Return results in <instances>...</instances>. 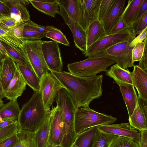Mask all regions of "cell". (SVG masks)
<instances>
[{"label":"cell","mask_w":147,"mask_h":147,"mask_svg":"<svg viewBox=\"0 0 147 147\" xmlns=\"http://www.w3.org/2000/svg\"><path fill=\"white\" fill-rule=\"evenodd\" d=\"M20 110L17 100H10L0 108V121L9 119L17 120Z\"/></svg>","instance_id":"4316f807"},{"label":"cell","mask_w":147,"mask_h":147,"mask_svg":"<svg viewBox=\"0 0 147 147\" xmlns=\"http://www.w3.org/2000/svg\"><path fill=\"white\" fill-rule=\"evenodd\" d=\"M117 119L111 115L96 112L89 107H80L76 110L75 115V132L77 135L93 127L112 124Z\"/></svg>","instance_id":"3957f363"},{"label":"cell","mask_w":147,"mask_h":147,"mask_svg":"<svg viewBox=\"0 0 147 147\" xmlns=\"http://www.w3.org/2000/svg\"><path fill=\"white\" fill-rule=\"evenodd\" d=\"M116 63L113 60L106 57H89L83 60L67 64L68 71L78 76L87 77L96 76L102 72H106L110 65Z\"/></svg>","instance_id":"277c9868"},{"label":"cell","mask_w":147,"mask_h":147,"mask_svg":"<svg viewBox=\"0 0 147 147\" xmlns=\"http://www.w3.org/2000/svg\"><path fill=\"white\" fill-rule=\"evenodd\" d=\"M18 134L19 141L13 147H36L34 132L19 129Z\"/></svg>","instance_id":"1f68e13d"},{"label":"cell","mask_w":147,"mask_h":147,"mask_svg":"<svg viewBox=\"0 0 147 147\" xmlns=\"http://www.w3.org/2000/svg\"><path fill=\"white\" fill-rule=\"evenodd\" d=\"M97 127H91L77 135L74 142L77 147H91Z\"/></svg>","instance_id":"f1b7e54d"},{"label":"cell","mask_w":147,"mask_h":147,"mask_svg":"<svg viewBox=\"0 0 147 147\" xmlns=\"http://www.w3.org/2000/svg\"><path fill=\"white\" fill-rule=\"evenodd\" d=\"M139 147H147V130L140 131Z\"/></svg>","instance_id":"681fc988"},{"label":"cell","mask_w":147,"mask_h":147,"mask_svg":"<svg viewBox=\"0 0 147 147\" xmlns=\"http://www.w3.org/2000/svg\"><path fill=\"white\" fill-rule=\"evenodd\" d=\"M3 101L0 99V108L3 106Z\"/></svg>","instance_id":"db71d44e"},{"label":"cell","mask_w":147,"mask_h":147,"mask_svg":"<svg viewBox=\"0 0 147 147\" xmlns=\"http://www.w3.org/2000/svg\"><path fill=\"white\" fill-rule=\"evenodd\" d=\"M49 146L61 145L64 135L63 120L59 108L57 106L50 111Z\"/></svg>","instance_id":"30bf717a"},{"label":"cell","mask_w":147,"mask_h":147,"mask_svg":"<svg viewBox=\"0 0 147 147\" xmlns=\"http://www.w3.org/2000/svg\"><path fill=\"white\" fill-rule=\"evenodd\" d=\"M26 85L17 66L13 78L4 91V98L10 100H17L26 90Z\"/></svg>","instance_id":"2e32d148"},{"label":"cell","mask_w":147,"mask_h":147,"mask_svg":"<svg viewBox=\"0 0 147 147\" xmlns=\"http://www.w3.org/2000/svg\"><path fill=\"white\" fill-rule=\"evenodd\" d=\"M24 23L23 38L24 41L40 40L45 37L47 32L52 26L39 25L30 20Z\"/></svg>","instance_id":"ac0fdd59"},{"label":"cell","mask_w":147,"mask_h":147,"mask_svg":"<svg viewBox=\"0 0 147 147\" xmlns=\"http://www.w3.org/2000/svg\"><path fill=\"white\" fill-rule=\"evenodd\" d=\"M106 74L112 78L116 83L121 82L133 84L131 73L128 69L122 68L117 63L112 66Z\"/></svg>","instance_id":"cb8c5ba5"},{"label":"cell","mask_w":147,"mask_h":147,"mask_svg":"<svg viewBox=\"0 0 147 147\" xmlns=\"http://www.w3.org/2000/svg\"><path fill=\"white\" fill-rule=\"evenodd\" d=\"M144 47L142 55L139 61L138 66L147 72V38L144 40Z\"/></svg>","instance_id":"ee69618b"},{"label":"cell","mask_w":147,"mask_h":147,"mask_svg":"<svg viewBox=\"0 0 147 147\" xmlns=\"http://www.w3.org/2000/svg\"><path fill=\"white\" fill-rule=\"evenodd\" d=\"M127 107L129 117L132 114L137 103L138 96L132 84L117 82Z\"/></svg>","instance_id":"d6986e66"},{"label":"cell","mask_w":147,"mask_h":147,"mask_svg":"<svg viewBox=\"0 0 147 147\" xmlns=\"http://www.w3.org/2000/svg\"><path fill=\"white\" fill-rule=\"evenodd\" d=\"M49 112L45 109L39 91L35 92L20 110L17 119L19 129L35 132Z\"/></svg>","instance_id":"7a4b0ae2"},{"label":"cell","mask_w":147,"mask_h":147,"mask_svg":"<svg viewBox=\"0 0 147 147\" xmlns=\"http://www.w3.org/2000/svg\"><path fill=\"white\" fill-rule=\"evenodd\" d=\"M133 37L135 38L130 26L116 33L106 35L90 46L82 54L86 57H90L96 53Z\"/></svg>","instance_id":"ba28073f"},{"label":"cell","mask_w":147,"mask_h":147,"mask_svg":"<svg viewBox=\"0 0 147 147\" xmlns=\"http://www.w3.org/2000/svg\"><path fill=\"white\" fill-rule=\"evenodd\" d=\"M9 9L4 0H0V19L3 16H10Z\"/></svg>","instance_id":"7dc6e473"},{"label":"cell","mask_w":147,"mask_h":147,"mask_svg":"<svg viewBox=\"0 0 147 147\" xmlns=\"http://www.w3.org/2000/svg\"><path fill=\"white\" fill-rule=\"evenodd\" d=\"M18 132L1 142L0 147H13L19 141Z\"/></svg>","instance_id":"b9f144b4"},{"label":"cell","mask_w":147,"mask_h":147,"mask_svg":"<svg viewBox=\"0 0 147 147\" xmlns=\"http://www.w3.org/2000/svg\"><path fill=\"white\" fill-rule=\"evenodd\" d=\"M30 3L38 11L51 17H55L59 14V8L58 2L49 3L41 1L40 0H30Z\"/></svg>","instance_id":"83f0119b"},{"label":"cell","mask_w":147,"mask_h":147,"mask_svg":"<svg viewBox=\"0 0 147 147\" xmlns=\"http://www.w3.org/2000/svg\"><path fill=\"white\" fill-rule=\"evenodd\" d=\"M42 49L45 62L50 71L61 72L63 63L58 43L43 41Z\"/></svg>","instance_id":"8fae6325"},{"label":"cell","mask_w":147,"mask_h":147,"mask_svg":"<svg viewBox=\"0 0 147 147\" xmlns=\"http://www.w3.org/2000/svg\"><path fill=\"white\" fill-rule=\"evenodd\" d=\"M7 6L10 17L17 22L22 23L30 20L29 11L26 5L29 0H4Z\"/></svg>","instance_id":"9a60e30c"},{"label":"cell","mask_w":147,"mask_h":147,"mask_svg":"<svg viewBox=\"0 0 147 147\" xmlns=\"http://www.w3.org/2000/svg\"><path fill=\"white\" fill-rule=\"evenodd\" d=\"M2 60L0 61V99H1L3 98L4 90H3L2 83Z\"/></svg>","instance_id":"f907efd6"},{"label":"cell","mask_w":147,"mask_h":147,"mask_svg":"<svg viewBox=\"0 0 147 147\" xmlns=\"http://www.w3.org/2000/svg\"><path fill=\"white\" fill-rule=\"evenodd\" d=\"M57 2L64 8L69 16L78 23L77 0H58Z\"/></svg>","instance_id":"d6a6232c"},{"label":"cell","mask_w":147,"mask_h":147,"mask_svg":"<svg viewBox=\"0 0 147 147\" xmlns=\"http://www.w3.org/2000/svg\"><path fill=\"white\" fill-rule=\"evenodd\" d=\"M19 127L17 121L13 124L0 129V143L17 132Z\"/></svg>","instance_id":"74e56055"},{"label":"cell","mask_w":147,"mask_h":147,"mask_svg":"<svg viewBox=\"0 0 147 147\" xmlns=\"http://www.w3.org/2000/svg\"><path fill=\"white\" fill-rule=\"evenodd\" d=\"M20 23L15 21L10 16H3L0 19V28L8 31Z\"/></svg>","instance_id":"ab89813d"},{"label":"cell","mask_w":147,"mask_h":147,"mask_svg":"<svg viewBox=\"0 0 147 147\" xmlns=\"http://www.w3.org/2000/svg\"><path fill=\"white\" fill-rule=\"evenodd\" d=\"M87 49L107 35L102 22L96 20L91 24L85 31Z\"/></svg>","instance_id":"44dd1931"},{"label":"cell","mask_w":147,"mask_h":147,"mask_svg":"<svg viewBox=\"0 0 147 147\" xmlns=\"http://www.w3.org/2000/svg\"><path fill=\"white\" fill-rule=\"evenodd\" d=\"M17 121V120L9 119L0 121V129L13 124Z\"/></svg>","instance_id":"816d5d0a"},{"label":"cell","mask_w":147,"mask_h":147,"mask_svg":"<svg viewBox=\"0 0 147 147\" xmlns=\"http://www.w3.org/2000/svg\"><path fill=\"white\" fill-rule=\"evenodd\" d=\"M147 28L133 40L130 43L129 46L133 47L138 43L142 42L147 38Z\"/></svg>","instance_id":"bcb514c9"},{"label":"cell","mask_w":147,"mask_h":147,"mask_svg":"<svg viewBox=\"0 0 147 147\" xmlns=\"http://www.w3.org/2000/svg\"><path fill=\"white\" fill-rule=\"evenodd\" d=\"M128 121L132 126L140 131L147 130V101L138 96L137 105Z\"/></svg>","instance_id":"5bb4252c"},{"label":"cell","mask_w":147,"mask_h":147,"mask_svg":"<svg viewBox=\"0 0 147 147\" xmlns=\"http://www.w3.org/2000/svg\"><path fill=\"white\" fill-rule=\"evenodd\" d=\"M97 129L101 132L131 138L139 143L140 131L129 123L109 124L98 126Z\"/></svg>","instance_id":"4fadbf2b"},{"label":"cell","mask_w":147,"mask_h":147,"mask_svg":"<svg viewBox=\"0 0 147 147\" xmlns=\"http://www.w3.org/2000/svg\"><path fill=\"white\" fill-rule=\"evenodd\" d=\"M144 43V42L139 43L136 45L132 50V59L133 62L139 61L142 55Z\"/></svg>","instance_id":"60d3db41"},{"label":"cell","mask_w":147,"mask_h":147,"mask_svg":"<svg viewBox=\"0 0 147 147\" xmlns=\"http://www.w3.org/2000/svg\"><path fill=\"white\" fill-rule=\"evenodd\" d=\"M0 56L3 59L8 57L6 51L0 40Z\"/></svg>","instance_id":"f5cc1de1"},{"label":"cell","mask_w":147,"mask_h":147,"mask_svg":"<svg viewBox=\"0 0 147 147\" xmlns=\"http://www.w3.org/2000/svg\"><path fill=\"white\" fill-rule=\"evenodd\" d=\"M117 136L101 132L97 128L91 147H109Z\"/></svg>","instance_id":"f546056e"},{"label":"cell","mask_w":147,"mask_h":147,"mask_svg":"<svg viewBox=\"0 0 147 147\" xmlns=\"http://www.w3.org/2000/svg\"><path fill=\"white\" fill-rule=\"evenodd\" d=\"M42 42L41 40L24 41L19 48L40 79L44 74L50 71L42 51Z\"/></svg>","instance_id":"5b68a950"},{"label":"cell","mask_w":147,"mask_h":147,"mask_svg":"<svg viewBox=\"0 0 147 147\" xmlns=\"http://www.w3.org/2000/svg\"><path fill=\"white\" fill-rule=\"evenodd\" d=\"M115 0H101L98 15V20L102 22Z\"/></svg>","instance_id":"f35d334b"},{"label":"cell","mask_w":147,"mask_h":147,"mask_svg":"<svg viewBox=\"0 0 147 147\" xmlns=\"http://www.w3.org/2000/svg\"><path fill=\"white\" fill-rule=\"evenodd\" d=\"M59 14L63 18L65 23L71 30L73 34L75 45L82 53L87 50V42L86 32L79 26L78 22L72 19L64 8L58 3Z\"/></svg>","instance_id":"7c38bea8"},{"label":"cell","mask_w":147,"mask_h":147,"mask_svg":"<svg viewBox=\"0 0 147 147\" xmlns=\"http://www.w3.org/2000/svg\"><path fill=\"white\" fill-rule=\"evenodd\" d=\"M131 75L133 85L138 92V96L147 101V72L135 65Z\"/></svg>","instance_id":"ffe728a7"},{"label":"cell","mask_w":147,"mask_h":147,"mask_svg":"<svg viewBox=\"0 0 147 147\" xmlns=\"http://www.w3.org/2000/svg\"><path fill=\"white\" fill-rule=\"evenodd\" d=\"M135 38L133 37L116 44L90 57H104L111 59L122 68L127 69L128 67L134 66L132 56L134 47H130L129 45Z\"/></svg>","instance_id":"8992f818"},{"label":"cell","mask_w":147,"mask_h":147,"mask_svg":"<svg viewBox=\"0 0 147 147\" xmlns=\"http://www.w3.org/2000/svg\"><path fill=\"white\" fill-rule=\"evenodd\" d=\"M17 66L26 85L34 92L39 89L40 79L29 64L21 65L16 64Z\"/></svg>","instance_id":"7402d4cb"},{"label":"cell","mask_w":147,"mask_h":147,"mask_svg":"<svg viewBox=\"0 0 147 147\" xmlns=\"http://www.w3.org/2000/svg\"><path fill=\"white\" fill-rule=\"evenodd\" d=\"M49 113L35 132L34 141L36 147H48V138L49 130Z\"/></svg>","instance_id":"d4e9b609"},{"label":"cell","mask_w":147,"mask_h":147,"mask_svg":"<svg viewBox=\"0 0 147 147\" xmlns=\"http://www.w3.org/2000/svg\"><path fill=\"white\" fill-rule=\"evenodd\" d=\"M144 0H129L121 18L127 25L130 27L136 18Z\"/></svg>","instance_id":"603a6c76"},{"label":"cell","mask_w":147,"mask_h":147,"mask_svg":"<svg viewBox=\"0 0 147 147\" xmlns=\"http://www.w3.org/2000/svg\"><path fill=\"white\" fill-rule=\"evenodd\" d=\"M24 26V22H22L9 29L8 30L11 31L17 38L23 43L24 42L23 38V30Z\"/></svg>","instance_id":"7bdbcfd3"},{"label":"cell","mask_w":147,"mask_h":147,"mask_svg":"<svg viewBox=\"0 0 147 147\" xmlns=\"http://www.w3.org/2000/svg\"><path fill=\"white\" fill-rule=\"evenodd\" d=\"M109 147H139V146L138 142L131 138L117 136Z\"/></svg>","instance_id":"d590c367"},{"label":"cell","mask_w":147,"mask_h":147,"mask_svg":"<svg viewBox=\"0 0 147 147\" xmlns=\"http://www.w3.org/2000/svg\"><path fill=\"white\" fill-rule=\"evenodd\" d=\"M2 62V83L4 91L14 76L17 65L16 63L8 57L3 59Z\"/></svg>","instance_id":"484cf974"},{"label":"cell","mask_w":147,"mask_h":147,"mask_svg":"<svg viewBox=\"0 0 147 147\" xmlns=\"http://www.w3.org/2000/svg\"><path fill=\"white\" fill-rule=\"evenodd\" d=\"M136 37L147 28V11L139 19L134 22L130 26Z\"/></svg>","instance_id":"8d00e7d4"},{"label":"cell","mask_w":147,"mask_h":147,"mask_svg":"<svg viewBox=\"0 0 147 147\" xmlns=\"http://www.w3.org/2000/svg\"><path fill=\"white\" fill-rule=\"evenodd\" d=\"M125 0H115L102 22L107 35L121 18L125 9Z\"/></svg>","instance_id":"e0dca14e"},{"label":"cell","mask_w":147,"mask_h":147,"mask_svg":"<svg viewBox=\"0 0 147 147\" xmlns=\"http://www.w3.org/2000/svg\"><path fill=\"white\" fill-rule=\"evenodd\" d=\"M48 147H50L49 146ZM51 147H63L61 145H58Z\"/></svg>","instance_id":"9f6ffc18"},{"label":"cell","mask_w":147,"mask_h":147,"mask_svg":"<svg viewBox=\"0 0 147 147\" xmlns=\"http://www.w3.org/2000/svg\"><path fill=\"white\" fill-rule=\"evenodd\" d=\"M51 73L70 94L77 109L89 107L92 100L102 95V75L84 77L65 71Z\"/></svg>","instance_id":"6da1fadb"},{"label":"cell","mask_w":147,"mask_h":147,"mask_svg":"<svg viewBox=\"0 0 147 147\" xmlns=\"http://www.w3.org/2000/svg\"><path fill=\"white\" fill-rule=\"evenodd\" d=\"M45 37L66 46L69 45L65 36L61 30L53 26L47 32Z\"/></svg>","instance_id":"e575fe53"},{"label":"cell","mask_w":147,"mask_h":147,"mask_svg":"<svg viewBox=\"0 0 147 147\" xmlns=\"http://www.w3.org/2000/svg\"><path fill=\"white\" fill-rule=\"evenodd\" d=\"M2 60V58H1V57L0 56V61H1Z\"/></svg>","instance_id":"6f0895ef"},{"label":"cell","mask_w":147,"mask_h":147,"mask_svg":"<svg viewBox=\"0 0 147 147\" xmlns=\"http://www.w3.org/2000/svg\"><path fill=\"white\" fill-rule=\"evenodd\" d=\"M1 42L6 51L8 57L16 64L21 65L28 64L19 48L12 47L2 41Z\"/></svg>","instance_id":"4dcf8cb0"},{"label":"cell","mask_w":147,"mask_h":147,"mask_svg":"<svg viewBox=\"0 0 147 147\" xmlns=\"http://www.w3.org/2000/svg\"><path fill=\"white\" fill-rule=\"evenodd\" d=\"M129 27L127 25L121 17L117 22L110 31L108 34L116 33Z\"/></svg>","instance_id":"f6af8a7d"},{"label":"cell","mask_w":147,"mask_h":147,"mask_svg":"<svg viewBox=\"0 0 147 147\" xmlns=\"http://www.w3.org/2000/svg\"><path fill=\"white\" fill-rule=\"evenodd\" d=\"M101 0H77L78 23L84 31L93 22L98 20Z\"/></svg>","instance_id":"9c48e42d"},{"label":"cell","mask_w":147,"mask_h":147,"mask_svg":"<svg viewBox=\"0 0 147 147\" xmlns=\"http://www.w3.org/2000/svg\"><path fill=\"white\" fill-rule=\"evenodd\" d=\"M146 11H147V0H144L140 6L135 21L140 18Z\"/></svg>","instance_id":"c3c4849f"},{"label":"cell","mask_w":147,"mask_h":147,"mask_svg":"<svg viewBox=\"0 0 147 147\" xmlns=\"http://www.w3.org/2000/svg\"><path fill=\"white\" fill-rule=\"evenodd\" d=\"M62 88H64L63 86L51 73L48 72L42 76L40 79L39 91L46 111H50L59 90Z\"/></svg>","instance_id":"52a82bcc"},{"label":"cell","mask_w":147,"mask_h":147,"mask_svg":"<svg viewBox=\"0 0 147 147\" xmlns=\"http://www.w3.org/2000/svg\"><path fill=\"white\" fill-rule=\"evenodd\" d=\"M70 147H77V146L75 145V143L74 142Z\"/></svg>","instance_id":"11a10c76"},{"label":"cell","mask_w":147,"mask_h":147,"mask_svg":"<svg viewBox=\"0 0 147 147\" xmlns=\"http://www.w3.org/2000/svg\"><path fill=\"white\" fill-rule=\"evenodd\" d=\"M0 40L12 47H20L23 43L10 31L0 28Z\"/></svg>","instance_id":"836d02e7"}]
</instances>
